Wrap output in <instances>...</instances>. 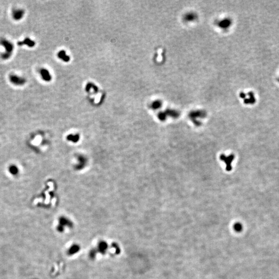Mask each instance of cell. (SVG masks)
<instances>
[{"instance_id":"obj_3","label":"cell","mask_w":279,"mask_h":279,"mask_svg":"<svg viewBox=\"0 0 279 279\" xmlns=\"http://www.w3.org/2000/svg\"><path fill=\"white\" fill-rule=\"evenodd\" d=\"M234 158H235V156H234L233 155H231L227 157V156H226L224 155L223 154L220 156L221 160L224 161L225 162V164H226V169L228 171H230L232 169L231 164L233 161Z\"/></svg>"},{"instance_id":"obj_11","label":"cell","mask_w":279,"mask_h":279,"mask_svg":"<svg viewBox=\"0 0 279 279\" xmlns=\"http://www.w3.org/2000/svg\"><path fill=\"white\" fill-rule=\"evenodd\" d=\"M161 102L159 101H156L152 104V107L154 109H157L159 108V107L161 106Z\"/></svg>"},{"instance_id":"obj_1","label":"cell","mask_w":279,"mask_h":279,"mask_svg":"<svg viewBox=\"0 0 279 279\" xmlns=\"http://www.w3.org/2000/svg\"><path fill=\"white\" fill-rule=\"evenodd\" d=\"M0 45L3 47L5 50V52L1 54V59L4 61L9 59L13 54L15 48L13 43L5 38H1Z\"/></svg>"},{"instance_id":"obj_7","label":"cell","mask_w":279,"mask_h":279,"mask_svg":"<svg viewBox=\"0 0 279 279\" xmlns=\"http://www.w3.org/2000/svg\"><path fill=\"white\" fill-rule=\"evenodd\" d=\"M206 115L205 113L202 111H196L194 112H192L190 114V117L192 121H194V123L197 125V118H203Z\"/></svg>"},{"instance_id":"obj_6","label":"cell","mask_w":279,"mask_h":279,"mask_svg":"<svg viewBox=\"0 0 279 279\" xmlns=\"http://www.w3.org/2000/svg\"><path fill=\"white\" fill-rule=\"evenodd\" d=\"M40 76L43 81L46 82H50L52 80L51 73L46 68H41L39 70Z\"/></svg>"},{"instance_id":"obj_10","label":"cell","mask_w":279,"mask_h":279,"mask_svg":"<svg viewBox=\"0 0 279 279\" xmlns=\"http://www.w3.org/2000/svg\"><path fill=\"white\" fill-rule=\"evenodd\" d=\"M233 228L236 232H241L243 229V226L241 223L237 222L234 224Z\"/></svg>"},{"instance_id":"obj_8","label":"cell","mask_w":279,"mask_h":279,"mask_svg":"<svg viewBox=\"0 0 279 279\" xmlns=\"http://www.w3.org/2000/svg\"><path fill=\"white\" fill-rule=\"evenodd\" d=\"M57 57H59V59H62L65 62H68L70 61V57L67 55L66 52L64 50L59 51L57 53Z\"/></svg>"},{"instance_id":"obj_4","label":"cell","mask_w":279,"mask_h":279,"mask_svg":"<svg viewBox=\"0 0 279 279\" xmlns=\"http://www.w3.org/2000/svg\"><path fill=\"white\" fill-rule=\"evenodd\" d=\"M25 11L23 9H14L12 11V17L16 21H20L24 17Z\"/></svg>"},{"instance_id":"obj_9","label":"cell","mask_w":279,"mask_h":279,"mask_svg":"<svg viewBox=\"0 0 279 279\" xmlns=\"http://www.w3.org/2000/svg\"><path fill=\"white\" fill-rule=\"evenodd\" d=\"M91 91H93L94 93H96L98 91V87L93 83H88L86 86V91L89 92V91H91Z\"/></svg>"},{"instance_id":"obj_2","label":"cell","mask_w":279,"mask_h":279,"mask_svg":"<svg viewBox=\"0 0 279 279\" xmlns=\"http://www.w3.org/2000/svg\"><path fill=\"white\" fill-rule=\"evenodd\" d=\"M9 80L11 83L17 86H23L27 83L26 78L15 74H12L9 75Z\"/></svg>"},{"instance_id":"obj_5","label":"cell","mask_w":279,"mask_h":279,"mask_svg":"<svg viewBox=\"0 0 279 279\" xmlns=\"http://www.w3.org/2000/svg\"><path fill=\"white\" fill-rule=\"evenodd\" d=\"M17 45L20 47L27 46L29 48H33L34 47H35L36 43L34 40L31 39L30 38L27 37L24 38L23 40L19 41L17 43Z\"/></svg>"}]
</instances>
